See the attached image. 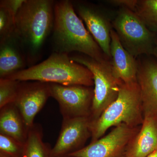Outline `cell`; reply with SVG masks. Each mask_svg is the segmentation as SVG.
Segmentation results:
<instances>
[{"label": "cell", "instance_id": "cell-7", "mask_svg": "<svg viewBox=\"0 0 157 157\" xmlns=\"http://www.w3.org/2000/svg\"><path fill=\"white\" fill-rule=\"evenodd\" d=\"M122 124L104 137L68 154L73 157H125L127 147L140 130Z\"/></svg>", "mask_w": 157, "mask_h": 157}, {"label": "cell", "instance_id": "cell-2", "mask_svg": "<svg viewBox=\"0 0 157 157\" xmlns=\"http://www.w3.org/2000/svg\"><path fill=\"white\" fill-rule=\"evenodd\" d=\"M52 33L54 52L70 55L77 52L98 61H110L86 28L72 1L55 2Z\"/></svg>", "mask_w": 157, "mask_h": 157}, {"label": "cell", "instance_id": "cell-5", "mask_svg": "<svg viewBox=\"0 0 157 157\" xmlns=\"http://www.w3.org/2000/svg\"><path fill=\"white\" fill-rule=\"evenodd\" d=\"M69 56L73 61L88 68L94 76V95L90 116L92 121L116 100L122 82L113 76L111 61H98L80 53H73Z\"/></svg>", "mask_w": 157, "mask_h": 157}, {"label": "cell", "instance_id": "cell-10", "mask_svg": "<svg viewBox=\"0 0 157 157\" xmlns=\"http://www.w3.org/2000/svg\"><path fill=\"white\" fill-rule=\"evenodd\" d=\"M51 97L48 83L39 81L21 82L14 104L27 128L33 127L35 116Z\"/></svg>", "mask_w": 157, "mask_h": 157}, {"label": "cell", "instance_id": "cell-13", "mask_svg": "<svg viewBox=\"0 0 157 157\" xmlns=\"http://www.w3.org/2000/svg\"><path fill=\"white\" fill-rule=\"evenodd\" d=\"M110 61L113 76L126 84L137 83L138 63L121 44L115 31H111Z\"/></svg>", "mask_w": 157, "mask_h": 157}, {"label": "cell", "instance_id": "cell-3", "mask_svg": "<svg viewBox=\"0 0 157 157\" xmlns=\"http://www.w3.org/2000/svg\"><path fill=\"white\" fill-rule=\"evenodd\" d=\"M6 78L66 86L94 85V76L88 68L71 60L69 55L54 52L43 62Z\"/></svg>", "mask_w": 157, "mask_h": 157}, {"label": "cell", "instance_id": "cell-4", "mask_svg": "<svg viewBox=\"0 0 157 157\" xmlns=\"http://www.w3.org/2000/svg\"><path fill=\"white\" fill-rule=\"evenodd\" d=\"M143 118V104L138 83L126 84L121 82L116 100L97 119L91 121V142L101 138L112 127L122 124L140 126Z\"/></svg>", "mask_w": 157, "mask_h": 157}, {"label": "cell", "instance_id": "cell-1", "mask_svg": "<svg viewBox=\"0 0 157 157\" xmlns=\"http://www.w3.org/2000/svg\"><path fill=\"white\" fill-rule=\"evenodd\" d=\"M55 1L25 0L14 21L13 36L29 67L41 59L44 44L53 30Z\"/></svg>", "mask_w": 157, "mask_h": 157}, {"label": "cell", "instance_id": "cell-18", "mask_svg": "<svg viewBox=\"0 0 157 157\" xmlns=\"http://www.w3.org/2000/svg\"><path fill=\"white\" fill-rule=\"evenodd\" d=\"M41 132L34 125L29 130L25 144L23 157H45V146L42 141Z\"/></svg>", "mask_w": 157, "mask_h": 157}, {"label": "cell", "instance_id": "cell-21", "mask_svg": "<svg viewBox=\"0 0 157 157\" xmlns=\"http://www.w3.org/2000/svg\"><path fill=\"white\" fill-rule=\"evenodd\" d=\"M15 18L7 9L0 7V42L13 36Z\"/></svg>", "mask_w": 157, "mask_h": 157}, {"label": "cell", "instance_id": "cell-25", "mask_svg": "<svg viewBox=\"0 0 157 157\" xmlns=\"http://www.w3.org/2000/svg\"><path fill=\"white\" fill-rule=\"evenodd\" d=\"M153 55H154L157 58V45L155 48L153 54Z\"/></svg>", "mask_w": 157, "mask_h": 157}, {"label": "cell", "instance_id": "cell-11", "mask_svg": "<svg viewBox=\"0 0 157 157\" xmlns=\"http://www.w3.org/2000/svg\"><path fill=\"white\" fill-rule=\"evenodd\" d=\"M90 117H78L64 119L61 131L52 155L57 157L78 147L91 135Z\"/></svg>", "mask_w": 157, "mask_h": 157}, {"label": "cell", "instance_id": "cell-19", "mask_svg": "<svg viewBox=\"0 0 157 157\" xmlns=\"http://www.w3.org/2000/svg\"><path fill=\"white\" fill-rule=\"evenodd\" d=\"M21 82L8 78H0V108L2 109L15 101Z\"/></svg>", "mask_w": 157, "mask_h": 157}, {"label": "cell", "instance_id": "cell-16", "mask_svg": "<svg viewBox=\"0 0 157 157\" xmlns=\"http://www.w3.org/2000/svg\"><path fill=\"white\" fill-rule=\"evenodd\" d=\"M29 130L14 103L8 104L1 109V134L8 135L25 144Z\"/></svg>", "mask_w": 157, "mask_h": 157}, {"label": "cell", "instance_id": "cell-8", "mask_svg": "<svg viewBox=\"0 0 157 157\" xmlns=\"http://www.w3.org/2000/svg\"><path fill=\"white\" fill-rule=\"evenodd\" d=\"M48 84L51 97L58 102L64 118L90 117L94 89L82 85Z\"/></svg>", "mask_w": 157, "mask_h": 157}, {"label": "cell", "instance_id": "cell-6", "mask_svg": "<svg viewBox=\"0 0 157 157\" xmlns=\"http://www.w3.org/2000/svg\"><path fill=\"white\" fill-rule=\"evenodd\" d=\"M112 26L121 44L133 56L153 54L156 34L150 31L134 11L121 8Z\"/></svg>", "mask_w": 157, "mask_h": 157}, {"label": "cell", "instance_id": "cell-12", "mask_svg": "<svg viewBox=\"0 0 157 157\" xmlns=\"http://www.w3.org/2000/svg\"><path fill=\"white\" fill-rule=\"evenodd\" d=\"M143 121L127 147L125 157H145L157 149V110L143 108Z\"/></svg>", "mask_w": 157, "mask_h": 157}, {"label": "cell", "instance_id": "cell-20", "mask_svg": "<svg viewBox=\"0 0 157 157\" xmlns=\"http://www.w3.org/2000/svg\"><path fill=\"white\" fill-rule=\"evenodd\" d=\"M25 144L18 142L11 137L0 134L1 154L11 157H20L23 155Z\"/></svg>", "mask_w": 157, "mask_h": 157}, {"label": "cell", "instance_id": "cell-23", "mask_svg": "<svg viewBox=\"0 0 157 157\" xmlns=\"http://www.w3.org/2000/svg\"><path fill=\"white\" fill-rule=\"evenodd\" d=\"M137 2V0H110L107 1V2L113 6L128 9L134 12L136 9Z\"/></svg>", "mask_w": 157, "mask_h": 157}, {"label": "cell", "instance_id": "cell-14", "mask_svg": "<svg viewBox=\"0 0 157 157\" xmlns=\"http://www.w3.org/2000/svg\"><path fill=\"white\" fill-rule=\"evenodd\" d=\"M137 82L140 88L143 108L157 110L156 62L147 59L138 65Z\"/></svg>", "mask_w": 157, "mask_h": 157}, {"label": "cell", "instance_id": "cell-27", "mask_svg": "<svg viewBox=\"0 0 157 157\" xmlns=\"http://www.w3.org/2000/svg\"><path fill=\"white\" fill-rule=\"evenodd\" d=\"M156 35H157V34H156Z\"/></svg>", "mask_w": 157, "mask_h": 157}, {"label": "cell", "instance_id": "cell-22", "mask_svg": "<svg viewBox=\"0 0 157 157\" xmlns=\"http://www.w3.org/2000/svg\"><path fill=\"white\" fill-rule=\"evenodd\" d=\"M25 1V0H1L0 7L7 9L15 17Z\"/></svg>", "mask_w": 157, "mask_h": 157}, {"label": "cell", "instance_id": "cell-9", "mask_svg": "<svg viewBox=\"0 0 157 157\" xmlns=\"http://www.w3.org/2000/svg\"><path fill=\"white\" fill-rule=\"evenodd\" d=\"M73 7L88 31L104 54L110 59L111 31L112 23L98 6L86 2L72 1Z\"/></svg>", "mask_w": 157, "mask_h": 157}, {"label": "cell", "instance_id": "cell-17", "mask_svg": "<svg viewBox=\"0 0 157 157\" xmlns=\"http://www.w3.org/2000/svg\"><path fill=\"white\" fill-rule=\"evenodd\" d=\"M135 12L147 29L157 34V0H140Z\"/></svg>", "mask_w": 157, "mask_h": 157}, {"label": "cell", "instance_id": "cell-24", "mask_svg": "<svg viewBox=\"0 0 157 157\" xmlns=\"http://www.w3.org/2000/svg\"><path fill=\"white\" fill-rule=\"evenodd\" d=\"M145 157H157V149Z\"/></svg>", "mask_w": 157, "mask_h": 157}, {"label": "cell", "instance_id": "cell-26", "mask_svg": "<svg viewBox=\"0 0 157 157\" xmlns=\"http://www.w3.org/2000/svg\"><path fill=\"white\" fill-rule=\"evenodd\" d=\"M1 157H11L8 156L6 155H3V154H1Z\"/></svg>", "mask_w": 157, "mask_h": 157}, {"label": "cell", "instance_id": "cell-15", "mask_svg": "<svg viewBox=\"0 0 157 157\" xmlns=\"http://www.w3.org/2000/svg\"><path fill=\"white\" fill-rule=\"evenodd\" d=\"M27 66L24 53L13 36L0 42V77L6 78Z\"/></svg>", "mask_w": 157, "mask_h": 157}]
</instances>
